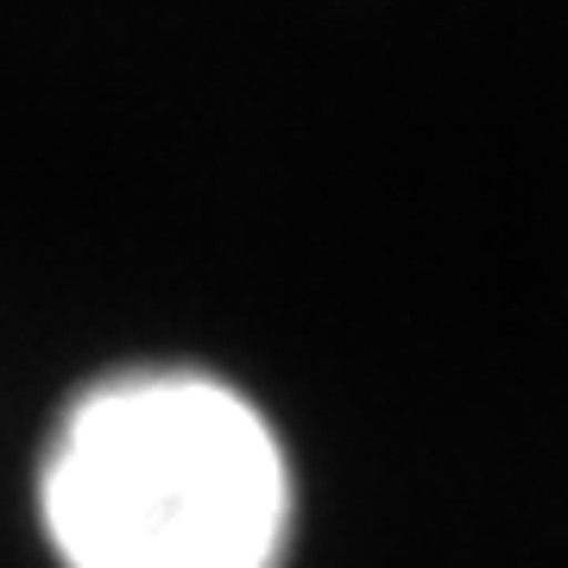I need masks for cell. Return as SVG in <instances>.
<instances>
[{
	"label": "cell",
	"instance_id": "1",
	"mask_svg": "<svg viewBox=\"0 0 568 568\" xmlns=\"http://www.w3.org/2000/svg\"><path fill=\"white\" fill-rule=\"evenodd\" d=\"M32 511L58 568H284L297 462L241 379L126 361L58 405Z\"/></svg>",
	"mask_w": 568,
	"mask_h": 568
}]
</instances>
